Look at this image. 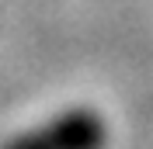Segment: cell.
<instances>
[{
    "label": "cell",
    "mask_w": 153,
    "mask_h": 149,
    "mask_svg": "<svg viewBox=\"0 0 153 149\" xmlns=\"http://www.w3.org/2000/svg\"><path fill=\"white\" fill-rule=\"evenodd\" d=\"M108 146V121L97 108H66L45 118L35 128L0 142V149H105Z\"/></svg>",
    "instance_id": "cell-1"
}]
</instances>
